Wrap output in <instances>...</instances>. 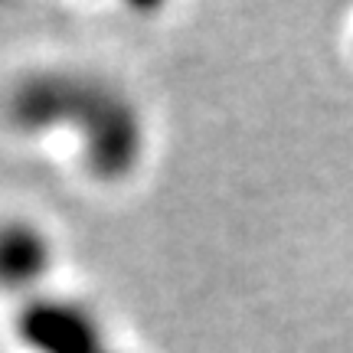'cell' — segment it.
Masks as SVG:
<instances>
[{"label":"cell","instance_id":"1","mask_svg":"<svg viewBox=\"0 0 353 353\" xmlns=\"http://www.w3.org/2000/svg\"><path fill=\"white\" fill-rule=\"evenodd\" d=\"M3 114L23 134L72 128L85 167L108 183L125 180L144 154V125L134 101L118 85L88 72L46 69L20 79L7 92Z\"/></svg>","mask_w":353,"mask_h":353},{"label":"cell","instance_id":"2","mask_svg":"<svg viewBox=\"0 0 353 353\" xmlns=\"http://www.w3.org/2000/svg\"><path fill=\"white\" fill-rule=\"evenodd\" d=\"M17 334L33 353H118L85 304L39 294L20 307Z\"/></svg>","mask_w":353,"mask_h":353},{"label":"cell","instance_id":"3","mask_svg":"<svg viewBox=\"0 0 353 353\" xmlns=\"http://www.w3.org/2000/svg\"><path fill=\"white\" fill-rule=\"evenodd\" d=\"M52 268V245L46 232L26 219L0 223V291L37 288Z\"/></svg>","mask_w":353,"mask_h":353}]
</instances>
